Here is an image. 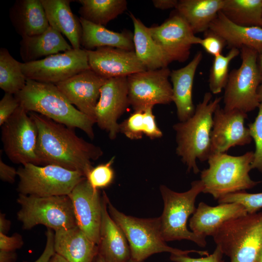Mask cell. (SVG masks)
<instances>
[{"mask_svg": "<svg viewBox=\"0 0 262 262\" xmlns=\"http://www.w3.org/2000/svg\"><path fill=\"white\" fill-rule=\"evenodd\" d=\"M152 108L134 111L119 124V131L133 140L141 139L143 135L150 139L161 137L163 133L156 124Z\"/></svg>", "mask_w": 262, "mask_h": 262, "instance_id": "1f68e13d", "label": "cell"}, {"mask_svg": "<svg viewBox=\"0 0 262 262\" xmlns=\"http://www.w3.org/2000/svg\"><path fill=\"white\" fill-rule=\"evenodd\" d=\"M1 127L4 150L12 162L41 165L36 154L37 127L21 106Z\"/></svg>", "mask_w": 262, "mask_h": 262, "instance_id": "8fae6325", "label": "cell"}, {"mask_svg": "<svg viewBox=\"0 0 262 262\" xmlns=\"http://www.w3.org/2000/svg\"><path fill=\"white\" fill-rule=\"evenodd\" d=\"M9 17L21 37L38 35L49 24L40 0H17L9 10Z\"/></svg>", "mask_w": 262, "mask_h": 262, "instance_id": "d4e9b609", "label": "cell"}, {"mask_svg": "<svg viewBox=\"0 0 262 262\" xmlns=\"http://www.w3.org/2000/svg\"><path fill=\"white\" fill-rule=\"evenodd\" d=\"M253 159V151L237 156L226 153L211 154L208 160L209 167L201 172L202 193L218 200L227 195L254 187L259 182L252 180L249 175Z\"/></svg>", "mask_w": 262, "mask_h": 262, "instance_id": "277c9868", "label": "cell"}, {"mask_svg": "<svg viewBox=\"0 0 262 262\" xmlns=\"http://www.w3.org/2000/svg\"><path fill=\"white\" fill-rule=\"evenodd\" d=\"M94 262H106L105 260L99 254H98Z\"/></svg>", "mask_w": 262, "mask_h": 262, "instance_id": "816d5d0a", "label": "cell"}, {"mask_svg": "<svg viewBox=\"0 0 262 262\" xmlns=\"http://www.w3.org/2000/svg\"><path fill=\"white\" fill-rule=\"evenodd\" d=\"M11 222L5 217V214H0V233L7 234L10 229Z\"/></svg>", "mask_w": 262, "mask_h": 262, "instance_id": "7dc6e473", "label": "cell"}, {"mask_svg": "<svg viewBox=\"0 0 262 262\" xmlns=\"http://www.w3.org/2000/svg\"><path fill=\"white\" fill-rule=\"evenodd\" d=\"M27 79L20 63L14 59L7 49H0V88L5 93L15 95L26 86Z\"/></svg>", "mask_w": 262, "mask_h": 262, "instance_id": "836d02e7", "label": "cell"}, {"mask_svg": "<svg viewBox=\"0 0 262 262\" xmlns=\"http://www.w3.org/2000/svg\"><path fill=\"white\" fill-rule=\"evenodd\" d=\"M258 66L262 79V53L258 56Z\"/></svg>", "mask_w": 262, "mask_h": 262, "instance_id": "681fc988", "label": "cell"}, {"mask_svg": "<svg viewBox=\"0 0 262 262\" xmlns=\"http://www.w3.org/2000/svg\"><path fill=\"white\" fill-rule=\"evenodd\" d=\"M106 80L89 69L55 85L73 105L96 122L95 108Z\"/></svg>", "mask_w": 262, "mask_h": 262, "instance_id": "ac0fdd59", "label": "cell"}, {"mask_svg": "<svg viewBox=\"0 0 262 262\" xmlns=\"http://www.w3.org/2000/svg\"><path fill=\"white\" fill-rule=\"evenodd\" d=\"M202 57V52L198 51L186 66L171 71L172 101L176 105L180 122L190 118L195 112L196 107L192 99L193 86L196 70Z\"/></svg>", "mask_w": 262, "mask_h": 262, "instance_id": "7402d4cb", "label": "cell"}, {"mask_svg": "<svg viewBox=\"0 0 262 262\" xmlns=\"http://www.w3.org/2000/svg\"><path fill=\"white\" fill-rule=\"evenodd\" d=\"M17 202L20 207L17 218L24 229L42 225L55 231L77 226L68 196H37L19 194Z\"/></svg>", "mask_w": 262, "mask_h": 262, "instance_id": "ba28073f", "label": "cell"}, {"mask_svg": "<svg viewBox=\"0 0 262 262\" xmlns=\"http://www.w3.org/2000/svg\"><path fill=\"white\" fill-rule=\"evenodd\" d=\"M17 176V170L15 168L5 164L0 158V179L6 182L13 183Z\"/></svg>", "mask_w": 262, "mask_h": 262, "instance_id": "ee69618b", "label": "cell"}, {"mask_svg": "<svg viewBox=\"0 0 262 262\" xmlns=\"http://www.w3.org/2000/svg\"><path fill=\"white\" fill-rule=\"evenodd\" d=\"M170 73L166 67L146 70L127 77L129 101L134 111L172 102V87L168 80Z\"/></svg>", "mask_w": 262, "mask_h": 262, "instance_id": "4fadbf2b", "label": "cell"}, {"mask_svg": "<svg viewBox=\"0 0 262 262\" xmlns=\"http://www.w3.org/2000/svg\"><path fill=\"white\" fill-rule=\"evenodd\" d=\"M203 188L200 180L192 182L190 189L182 193L174 191L164 185L160 186L164 207L159 218L161 233L165 242L187 240L200 247L206 246V238L196 235L187 227L188 217L196 209V199Z\"/></svg>", "mask_w": 262, "mask_h": 262, "instance_id": "52a82bcc", "label": "cell"}, {"mask_svg": "<svg viewBox=\"0 0 262 262\" xmlns=\"http://www.w3.org/2000/svg\"><path fill=\"white\" fill-rule=\"evenodd\" d=\"M73 205L77 226L98 245L102 216V196L86 178L68 195Z\"/></svg>", "mask_w": 262, "mask_h": 262, "instance_id": "e0dca14e", "label": "cell"}, {"mask_svg": "<svg viewBox=\"0 0 262 262\" xmlns=\"http://www.w3.org/2000/svg\"><path fill=\"white\" fill-rule=\"evenodd\" d=\"M247 213L239 203H224L211 206L200 202L190 219L189 227L193 232L200 237L213 236L226 221Z\"/></svg>", "mask_w": 262, "mask_h": 262, "instance_id": "44dd1931", "label": "cell"}, {"mask_svg": "<svg viewBox=\"0 0 262 262\" xmlns=\"http://www.w3.org/2000/svg\"><path fill=\"white\" fill-rule=\"evenodd\" d=\"M20 106L15 95L5 93L0 101V126H1Z\"/></svg>", "mask_w": 262, "mask_h": 262, "instance_id": "ab89813d", "label": "cell"}, {"mask_svg": "<svg viewBox=\"0 0 262 262\" xmlns=\"http://www.w3.org/2000/svg\"><path fill=\"white\" fill-rule=\"evenodd\" d=\"M28 113L34 112L71 128H78L94 138L95 121L73 105L53 83L27 79L26 86L14 95Z\"/></svg>", "mask_w": 262, "mask_h": 262, "instance_id": "7a4b0ae2", "label": "cell"}, {"mask_svg": "<svg viewBox=\"0 0 262 262\" xmlns=\"http://www.w3.org/2000/svg\"><path fill=\"white\" fill-rule=\"evenodd\" d=\"M86 50L90 69L107 79L128 77L147 70L134 51L113 47Z\"/></svg>", "mask_w": 262, "mask_h": 262, "instance_id": "d6986e66", "label": "cell"}, {"mask_svg": "<svg viewBox=\"0 0 262 262\" xmlns=\"http://www.w3.org/2000/svg\"><path fill=\"white\" fill-rule=\"evenodd\" d=\"M49 262H69L61 255L55 253Z\"/></svg>", "mask_w": 262, "mask_h": 262, "instance_id": "c3c4849f", "label": "cell"}, {"mask_svg": "<svg viewBox=\"0 0 262 262\" xmlns=\"http://www.w3.org/2000/svg\"><path fill=\"white\" fill-rule=\"evenodd\" d=\"M128 262H134V261L131 259Z\"/></svg>", "mask_w": 262, "mask_h": 262, "instance_id": "db71d44e", "label": "cell"}, {"mask_svg": "<svg viewBox=\"0 0 262 262\" xmlns=\"http://www.w3.org/2000/svg\"><path fill=\"white\" fill-rule=\"evenodd\" d=\"M223 255L221 249L216 246L213 253L205 257L193 258L188 255L171 254L170 259L174 262H224L223 260Z\"/></svg>", "mask_w": 262, "mask_h": 262, "instance_id": "60d3db41", "label": "cell"}, {"mask_svg": "<svg viewBox=\"0 0 262 262\" xmlns=\"http://www.w3.org/2000/svg\"><path fill=\"white\" fill-rule=\"evenodd\" d=\"M27 79L56 84L90 69L86 50L74 49L51 55L39 60L20 63Z\"/></svg>", "mask_w": 262, "mask_h": 262, "instance_id": "7c38bea8", "label": "cell"}, {"mask_svg": "<svg viewBox=\"0 0 262 262\" xmlns=\"http://www.w3.org/2000/svg\"><path fill=\"white\" fill-rule=\"evenodd\" d=\"M82 27L81 46L84 49L94 50L101 47H113L134 51L133 34L128 31L118 33L104 26L79 18Z\"/></svg>", "mask_w": 262, "mask_h": 262, "instance_id": "83f0119b", "label": "cell"}, {"mask_svg": "<svg viewBox=\"0 0 262 262\" xmlns=\"http://www.w3.org/2000/svg\"><path fill=\"white\" fill-rule=\"evenodd\" d=\"M54 250L69 262H94L98 246L77 226L54 231Z\"/></svg>", "mask_w": 262, "mask_h": 262, "instance_id": "603a6c76", "label": "cell"}, {"mask_svg": "<svg viewBox=\"0 0 262 262\" xmlns=\"http://www.w3.org/2000/svg\"><path fill=\"white\" fill-rule=\"evenodd\" d=\"M258 94L260 102H262V82L260 84L258 89Z\"/></svg>", "mask_w": 262, "mask_h": 262, "instance_id": "f907efd6", "label": "cell"}, {"mask_svg": "<svg viewBox=\"0 0 262 262\" xmlns=\"http://www.w3.org/2000/svg\"><path fill=\"white\" fill-rule=\"evenodd\" d=\"M199 45L214 57L222 54L227 44L221 37L208 30L205 32L204 37L201 38Z\"/></svg>", "mask_w": 262, "mask_h": 262, "instance_id": "f35d334b", "label": "cell"}, {"mask_svg": "<svg viewBox=\"0 0 262 262\" xmlns=\"http://www.w3.org/2000/svg\"><path fill=\"white\" fill-rule=\"evenodd\" d=\"M261 27H262V25H261Z\"/></svg>", "mask_w": 262, "mask_h": 262, "instance_id": "11a10c76", "label": "cell"}, {"mask_svg": "<svg viewBox=\"0 0 262 262\" xmlns=\"http://www.w3.org/2000/svg\"><path fill=\"white\" fill-rule=\"evenodd\" d=\"M240 53V49L231 48L227 55L221 54L213 57L209 76V88L213 94H219L225 87L229 78V64Z\"/></svg>", "mask_w": 262, "mask_h": 262, "instance_id": "e575fe53", "label": "cell"}, {"mask_svg": "<svg viewBox=\"0 0 262 262\" xmlns=\"http://www.w3.org/2000/svg\"><path fill=\"white\" fill-rule=\"evenodd\" d=\"M16 257L15 251L0 250V262H15Z\"/></svg>", "mask_w": 262, "mask_h": 262, "instance_id": "bcb514c9", "label": "cell"}, {"mask_svg": "<svg viewBox=\"0 0 262 262\" xmlns=\"http://www.w3.org/2000/svg\"><path fill=\"white\" fill-rule=\"evenodd\" d=\"M225 2V0H180L175 9L195 34L209 30Z\"/></svg>", "mask_w": 262, "mask_h": 262, "instance_id": "f546056e", "label": "cell"}, {"mask_svg": "<svg viewBox=\"0 0 262 262\" xmlns=\"http://www.w3.org/2000/svg\"><path fill=\"white\" fill-rule=\"evenodd\" d=\"M256 262H262V248L258 255Z\"/></svg>", "mask_w": 262, "mask_h": 262, "instance_id": "f5cc1de1", "label": "cell"}, {"mask_svg": "<svg viewBox=\"0 0 262 262\" xmlns=\"http://www.w3.org/2000/svg\"><path fill=\"white\" fill-rule=\"evenodd\" d=\"M212 98L211 92H206L196 107L194 115L173 127L176 133V153L187 166L188 171L192 170L195 174L199 172L196 160L208 161L211 154L213 115L222 98Z\"/></svg>", "mask_w": 262, "mask_h": 262, "instance_id": "3957f363", "label": "cell"}, {"mask_svg": "<svg viewBox=\"0 0 262 262\" xmlns=\"http://www.w3.org/2000/svg\"><path fill=\"white\" fill-rule=\"evenodd\" d=\"M134 27L133 41L135 54L147 70L167 67L171 63L152 37L148 28L132 13Z\"/></svg>", "mask_w": 262, "mask_h": 262, "instance_id": "f1b7e54d", "label": "cell"}, {"mask_svg": "<svg viewBox=\"0 0 262 262\" xmlns=\"http://www.w3.org/2000/svg\"><path fill=\"white\" fill-rule=\"evenodd\" d=\"M81 17L94 24L105 26L127 8L125 0H79Z\"/></svg>", "mask_w": 262, "mask_h": 262, "instance_id": "4dcf8cb0", "label": "cell"}, {"mask_svg": "<svg viewBox=\"0 0 262 262\" xmlns=\"http://www.w3.org/2000/svg\"><path fill=\"white\" fill-rule=\"evenodd\" d=\"M259 111L255 120L248 124L250 134L255 144L252 169H256L262 173V102L258 107Z\"/></svg>", "mask_w": 262, "mask_h": 262, "instance_id": "74e56055", "label": "cell"}, {"mask_svg": "<svg viewBox=\"0 0 262 262\" xmlns=\"http://www.w3.org/2000/svg\"><path fill=\"white\" fill-rule=\"evenodd\" d=\"M127 77L107 79L101 87L95 108L96 123L108 133L111 139L116 138L119 132L117 119L130 105Z\"/></svg>", "mask_w": 262, "mask_h": 262, "instance_id": "9a60e30c", "label": "cell"}, {"mask_svg": "<svg viewBox=\"0 0 262 262\" xmlns=\"http://www.w3.org/2000/svg\"><path fill=\"white\" fill-rule=\"evenodd\" d=\"M221 11L235 24L261 27L262 0H225Z\"/></svg>", "mask_w": 262, "mask_h": 262, "instance_id": "d6a6232c", "label": "cell"}, {"mask_svg": "<svg viewBox=\"0 0 262 262\" xmlns=\"http://www.w3.org/2000/svg\"><path fill=\"white\" fill-rule=\"evenodd\" d=\"M149 33L171 62L186 61L193 45H199L187 21L176 11L162 24L148 28Z\"/></svg>", "mask_w": 262, "mask_h": 262, "instance_id": "5bb4252c", "label": "cell"}, {"mask_svg": "<svg viewBox=\"0 0 262 262\" xmlns=\"http://www.w3.org/2000/svg\"><path fill=\"white\" fill-rule=\"evenodd\" d=\"M213 237L230 262H256L262 248V212L226 221Z\"/></svg>", "mask_w": 262, "mask_h": 262, "instance_id": "8992f818", "label": "cell"}, {"mask_svg": "<svg viewBox=\"0 0 262 262\" xmlns=\"http://www.w3.org/2000/svg\"><path fill=\"white\" fill-rule=\"evenodd\" d=\"M19 194L37 196H68L86 178L80 171L54 165L27 164L17 170Z\"/></svg>", "mask_w": 262, "mask_h": 262, "instance_id": "9c48e42d", "label": "cell"}, {"mask_svg": "<svg viewBox=\"0 0 262 262\" xmlns=\"http://www.w3.org/2000/svg\"><path fill=\"white\" fill-rule=\"evenodd\" d=\"M217 200L219 204L239 203L244 206L247 213H253L262 208V192L249 193L241 191L227 195Z\"/></svg>", "mask_w": 262, "mask_h": 262, "instance_id": "8d00e7d4", "label": "cell"}, {"mask_svg": "<svg viewBox=\"0 0 262 262\" xmlns=\"http://www.w3.org/2000/svg\"><path fill=\"white\" fill-rule=\"evenodd\" d=\"M241 66L229 73L223 96L224 109L247 114L258 108V89L262 83L259 54L247 47L240 49Z\"/></svg>", "mask_w": 262, "mask_h": 262, "instance_id": "30bf717a", "label": "cell"}, {"mask_svg": "<svg viewBox=\"0 0 262 262\" xmlns=\"http://www.w3.org/2000/svg\"><path fill=\"white\" fill-rule=\"evenodd\" d=\"M108 199L103 191L98 254L106 262H128L131 259L129 245L122 230L108 212Z\"/></svg>", "mask_w": 262, "mask_h": 262, "instance_id": "ffe728a7", "label": "cell"}, {"mask_svg": "<svg viewBox=\"0 0 262 262\" xmlns=\"http://www.w3.org/2000/svg\"><path fill=\"white\" fill-rule=\"evenodd\" d=\"M115 157L109 161L93 167L86 176V179L96 190L106 188L110 185L115 178V172L112 167Z\"/></svg>", "mask_w": 262, "mask_h": 262, "instance_id": "d590c367", "label": "cell"}, {"mask_svg": "<svg viewBox=\"0 0 262 262\" xmlns=\"http://www.w3.org/2000/svg\"><path fill=\"white\" fill-rule=\"evenodd\" d=\"M23 245L22 236L15 233L11 236L0 233V250L15 251L20 248Z\"/></svg>", "mask_w": 262, "mask_h": 262, "instance_id": "b9f144b4", "label": "cell"}, {"mask_svg": "<svg viewBox=\"0 0 262 262\" xmlns=\"http://www.w3.org/2000/svg\"><path fill=\"white\" fill-rule=\"evenodd\" d=\"M179 0H153L152 3L155 7L161 10H167L176 8Z\"/></svg>", "mask_w": 262, "mask_h": 262, "instance_id": "f6af8a7d", "label": "cell"}, {"mask_svg": "<svg viewBox=\"0 0 262 262\" xmlns=\"http://www.w3.org/2000/svg\"><path fill=\"white\" fill-rule=\"evenodd\" d=\"M49 26L64 34L73 49L81 48L82 27L79 18L73 14L71 0H40Z\"/></svg>", "mask_w": 262, "mask_h": 262, "instance_id": "484cf974", "label": "cell"}, {"mask_svg": "<svg viewBox=\"0 0 262 262\" xmlns=\"http://www.w3.org/2000/svg\"><path fill=\"white\" fill-rule=\"evenodd\" d=\"M54 232L52 229L47 228L46 233L47 241L44 250L40 257L34 262H49L55 253Z\"/></svg>", "mask_w": 262, "mask_h": 262, "instance_id": "7bdbcfd3", "label": "cell"}, {"mask_svg": "<svg viewBox=\"0 0 262 262\" xmlns=\"http://www.w3.org/2000/svg\"><path fill=\"white\" fill-rule=\"evenodd\" d=\"M247 114L238 110H226L220 105L215 110L211 132V154L225 153L230 147L243 146L252 139L245 126Z\"/></svg>", "mask_w": 262, "mask_h": 262, "instance_id": "2e32d148", "label": "cell"}, {"mask_svg": "<svg viewBox=\"0 0 262 262\" xmlns=\"http://www.w3.org/2000/svg\"><path fill=\"white\" fill-rule=\"evenodd\" d=\"M72 49L62 34L49 26L41 34L22 37L19 50L23 63H29Z\"/></svg>", "mask_w": 262, "mask_h": 262, "instance_id": "4316f807", "label": "cell"}, {"mask_svg": "<svg viewBox=\"0 0 262 262\" xmlns=\"http://www.w3.org/2000/svg\"><path fill=\"white\" fill-rule=\"evenodd\" d=\"M28 113L38 129L36 154L41 165H58L80 171L86 177L92 161L103 155L101 148L79 137L72 128L38 113Z\"/></svg>", "mask_w": 262, "mask_h": 262, "instance_id": "6da1fadb", "label": "cell"}, {"mask_svg": "<svg viewBox=\"0 0 262 262\" xmlns=\"http://www.w3.org/2000/svg\"><path fill=\"white\" fill-rule=\"evenodd\" d=\"M209 30L221 37L230 49L247 47L262 53V27L245 26L234 23L220 11L211 23Z\"/></svg>", "mask_w": 262, "mask_h": 262, "instance_id": "cb8c5ba5", "label": "cell"}, {"mask_svg": "<svg viewBox=\"0 0 262 262\" xmlns=\"http://www.w3.org/2000/svg\"><path fill=\"white\" fill-rule=\"evenodd\" d=\"M108 212L113 219L120 227L128 241L131 259L142 262L153 254L169 252L177 255H188L196 253L207 256V251L181 250L168 246L161 231L159 217L140 218L126 215L119 211L111 203L107 202Z\"/></svg>", "mask_w": 262, "mask_h": 262, "instance_id": "5b68a950", "label": "cell"}]
</instances>
